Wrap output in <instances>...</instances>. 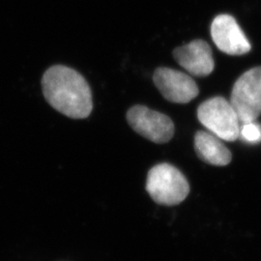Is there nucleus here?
Segmentation results:
<instances>
[{
	"label": "nucleus",
	"mask_w": 261,
	"mask_h": 261,
	"mask_svg": "<svg viewBox=\"0 0 261 261\" xmlns=\"http://www.w3.org/2000/svg\"><path fill=\"white\" fill-rule=\"evenodd\" d=\"M42 89L47 103L67 117L84 119L93 110L89 84L70 67L55 65L48 68L42 77Z\"/></svg>",
	"instance_id": "1"
},
{
	"label": "nucleus",
	"mask_w": 261,
	"mask_h": 261,
	"mask_svg": "<svg viewBox=\"0 0 261 261\" xmlns=\"http://www.w3.org/2000/svg\"><path fill=\"white\" fill-rule=\"evenodd\" d=\"M146 191L160 205H177L186 199L190 185L184 174L169 164H159L147 174Z\"/></svg>",
	"instance_id": "2"
},
{
	"label": "nucleus",
	"mask_w": 261,
	"mask_h": 261,
	"mask_svg": "<svg viewBox=\"0 0 261 261\" xmlns=\"http://www.w3.org/2000/svg\"><path fill=\"white\" fill-rule=\"evenodd\" d=\"M199 122L221 140L235 141L240 137L241 122L230 102L223 97H213L197 109Z\"/></svg>",
	"instance_id": "3"
},
{
	"label": "nucleus",
	"mask_w": 261,
	"mask_h": 261,
	"mask_svg": "<svg viewBox=\"0 0 261 261\" xmlns=\"http://www.w3.org/2000/svg\"><path fill=\"white\" fill-rule=\"evenodd\" d=\"M230 103L241 124L255 121L261 115V66L245 72L234 84Z\"/></svg>",
	"instance_id": "4"
},
{
	"label": "nucleus",
	"mask_w": 261,
	"mask_h": 261,
	"mask_svg": "<svg viewBox=\"0 0 261 261\" xmlns=\"http://www.w3.org/2000/svg\"><path fill=\"white\" fill-rule=\"evenodd\" d=\"M126 117L133 130L152 142L167 143L174 136V124L168 115L147 107L134 106Z\"/></svg>",
	"instance_id": "5"
},
{
	"label": "nucleus",
	"mask_w": 261,
	"mask_h": 261,
	"mask_svg": "<svg viewBox=\"0 0 261 261\" xmlns=\"http://www.w3.org/2000/svg\"><path fill=\"white\" fill-rule=\"evenodd\" d=\"M153 82L163 97L171 103H190L199 93L193 77L170 68H158L153 75Z\"/></svg>",
	"instance_id": "6"
},
{
	"label": "nucleus",
	"mask_w": 261,
	"mask_h": 261,
	"mask_svg": "<svg viewBox=\"0 0 261 261\" xmlns=\"http://www.w3.org/2000/svg\"><path fill=\"white\" fill-rule=\"evenodd\" d=\"M211 36L215 45L229 56H243L251 51L252 46L236 19L230 15H219L211 24Z\"/></svg>",
	"instance_id": "7"
},
{
	"label": "nucleus",
	"mask_w": 261,
	"mask_h": 261,
	"mask_svg": "<svg viewBox=\"0 0 261 261\" xmlns=\"http://www.w3.org/2000/svg\"><path fill=\"white\" fill-rule=\"evenodd\" d=\"M179 65L195 76H207L215 68L212 49L203 40H195L173 50Z\"/></svg>",
	"instance_id": "8"
},
{
	"label": "nucleus",
	"mask_w": 261,
	"mask_h": 261,
	"mask_svg": "<svg viewBox=\"0 0 261 261\" xmlns=\"http://www.w3.org/2000/svg\"><path fill=\"white\" fill-rule=\"evenodd\" d=\"M195 150L198 158L206 164L224 167L231 160V152L214 134L204 130L196 132L195 136Z\"/></svg>",
	"instance_id": "9"
},
{
	"label": "nucleus",
	"mask_w": 261,
	"mask_h": 261,
	"mask_svg": "<svg viewBox=\"0 0 261 261\" xmlns=\"http://www.w3.org/2000/svg\"><path fill=\"white\" fill-rule=\"evenodd\" d=\"M241 140L249 143H258L261 141V126L253 122L241 124L240 137Z\"/></svg>",
	"instance_id": "10"
}]
</instances>
